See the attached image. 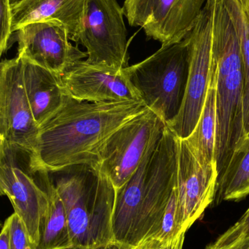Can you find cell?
<instances>
[{"instance_id": "obj_1", "label": "cell", "mask_w": 249, "mask_h": 249, "mask_svg": "<svg viewBox=\"0 0 249 249\" xmlns=\"http://www.w3.org/2000/svg\"><path fill=\"white\" fill-rule=\"evenodd\" d=\"M146 108L142 101L94 103L68 94L62 107L39 126L32 168L48 173L83 164L97 168L105 141Z\"/></svg>"}, {"instance_id": "obj_23", "label": "cell", "mask_w": 249, "mask_h": 249, "mask_svg": "<svg viewBox=\"0 0 249 249\" xmlns=\"http://www.w3.org/2000/svg\"><path fill=\"white\" fill-rule=\"evenodd\" d=\"M186 233H181L172 241H165L156 238H150L140 243L133 249H183Z\"/></svg>"}, {"instance_id": "obj_7", "label": "cell", "mask_w": 249, "mask_h": 249, "mask_svg": "<svg viewBox=\"0 0 249 249\" xmlns=\"http://www.w3.org/2000/svg\"><path fill=\"white\" fill-rule=\"evenodd\" d=\"M166 124L146 108L114 132L101 146L97 169L121 188L159 142Z\"/></svg>"}, {"instance_id": "obj_19", "label": "cell", "mask_w": 249, "mask_h": 249, "mask_svg": "<svg viewBox=\"0 0 249 249\" xmlns=\"http://www.w3.org/2000/svg\"><path fill=\"white\" fill-rule=\"evenodd\" d=\"M239 38L244 67V128L249 139V15L238 0H222Z\"/></svg>"}, {"instance_id": "obj_27", "label": "cell", "mask_w": 249, "mask_h": 249, "mask_svg": "<svg viewBox=\"0 0 249 249\" xmlns=\"http://www.w3.org/2000/svg\"><path fill=\"white\" fill-rule=\"evenodd\" d=\"M238 1L244 11L247 12L249 15V0H238Z\"/></svg>"}, {"instance_id": "obj_12", "label": "cell", "mask_w": 249, "mask_h": 249, "mask_svg": "<svg viewBox=\"0 0 249 249\" xmlns=\"http://www.w3.org/2000/svg\"><path fill=\"white\" fill-rule=\"evenodd\" d=\"M217 179L216 165L205 168L187 139L178 137L176 192L181 232H187L214 201Z\"/></svg>"}, {"instance_id": "obj_20", "label": "cell", "mask_w": 249, "mask_h": 249, "mask_svg": "<svg viewBox=\"0 0 249 249\" xmlns=\"http://www.w3.org/2000/svg\"><path fill=\"white\" fill-rule=\"evenodd\" d=\"M4 222L8 225L11 249H36L24 223L17 213L14 212Z\"/></svg>"}, {"instance_id": "obj_18", "label": "cell", "mask_w": 249, "mask_h": 249, "mask_svg": "<svg viewBox=\"0 0 249 249\" xmlns=\"http://www.w3.org/2000/svg\"><path fill=\"white\" fill-rule=\"evenodd\" d=\"M249 195V139L235 152L225 175L216 184L214 203L242 200Z\"/></svg>"}, {"instance_id": "obj_17", "label": "cell", "mask_w": 249, "mask_h": 249, "mask_svg": "<svg viewBox=\"0 0 249 249\" xmlns=\"http://www.w3.org/2000/svg\"><path fill=\"white\" fill-rule=\"evenodd\" d=\"M48 192L49 210L41 223L36 249H73L65 209L51 177Z\"/></svg>"}, {"instance_id": "obj_5", "label": "cell", "mask_w": 249, "mask_h": 249, "mask_svg": "<svg viewBox=\"0 0 249 249\" xmlns=\"http://www.w3.org/2000/svg\"><path fill=\"white\" fill-rule=\"evenodd\" d=\"M190 64L187 36L178 43L161 47L149 58L124 69L142 102L168 127L182 107Z\"/></svg>"}, {"instance_id": "obj_22", "label": "cell", "mask_w": 249, "mask_h": 249, "mask_svg": "<svg viewBox=\"0 0 249 249\" xmlns=\"http://www.w3.org/2000/svg\"><path fill=\"white\" fill-rule=\"evenodd\" d=\"M0 16H1V38H0V54L2 55L11 45L13 36V13L10 0H0Z\"/></svg>"}, {"instance_id": "obj_28", "label": "cell", "mask_w": 249, "mask_h": 249, "mask_svg": "<svg viewBox=\"0 0 249 249\" xmlns=\"http://www.w3.org/2000/svg\"><path fill=\"white\" fill-rule=\"evenodd\" d=\"M20 1V0H10V4H11L12 7L16 5V4H18V3H19Z\"/></svg>"}, {"instance_id": "obj_8", "label": "cell", "mask_w": 249, "mask_h": 249, "mask_svg": "<svg viewBox=\"0 0 249 249\" xmlns=\"http://www.w3.org/2000/svg\"><path fill=\"white\" fill-rule=\"evenodd\" d=\"M123 9L116 0H87L77 44L89 64L121 70L128 67V41Z\"/></svg>"}, {"instance_id": "obj_14", "label": "cell", "mask_w": 249, "mask_h": 249, "mask_svg": "<svg viewBox=\"0 0 249 249\" xmlns=\"http://www.w3.org/2000/svg\"><path fill=\"white\" fill-rule=\"evenodd\" d=\"M87 0H20L12 7L13 32L29 23L57 20L68 31L70 40L78 42Z\"/></svg>"}, {"instance_id": "obj_24", "label": "cell", "mask_w": 249, "mask_h": 249, "mask_svg": "<svg viewBox=\"0 0 249 249\" xmlns=\"http://www.w3.org/2000/svg\"><path fill=\"white\" fill-rule=\"evenodd\" d=\"M206 249H249V237L236 241V242L233 243L230 245L225 247H220V248L213 247L211 244V245L208 246Z\"/></svg>"}, {"instance_id": "obj_11", "label": "cell", "mask_w": 249, "mask_h": 249, "mask_svg": "<svg viewBox=\"0 0 249 249\" xmlns=\"http://www.w3.org/2000/svg\"><path fill=\"white\" fill-rule=\"evenodd\" d=\"M16 33L19 56L58 75L88 57L86 52L70 43L67 28L58 20L34 22Z\"/></svg>"}, {"instance_id": "obj_15", "label": "cell", "mask_w": 249, "mask_h": 249, "mask_svg": "<svg viewBox=\"0 0 249 249\" xmlns=\"http://www.w3.org/2000/svg\"><path fill=\"white\" fill-rule=\"evenodd\" d=\"M22 60L25 90L32 115L39 126L62 107L68 93L63 86L61 75Z\"/></svg>"}, {"instance_id": "obj_6", "label": "cell", "mask_w": 249, "mask_h": 249, "mask_svg": "<svg viewBox=\"0 0 249 249\" xmlns=\"http://www.w3.org/2000/svg\"><path fill=\"white\" fill-rule=\"evenodd\" d=\"M49 173L32 168V154L0 143V192L7 196L35 246L50 206Z\"/></svg>"}, {"instance_id": "obj_4", "label": "cell", "mask_w": 249, "mask_h": 249, "mask_svg": "<svg viewBox=\"0 0 249 249\" xmlns=\"http://www.w3.org/2000/svg\"><path fill=\"white\" fill-rule=\"evenodd\" d=\"M49 174L65 209L73 249H91L114 241L116 190L109 178L87 164Z\"/></svg>"}, {"instance_id": "obj_16", "label": "cell", "mask_w": 249, "mask_h": 249, "mask_svg": "<svg viewBox=\"0 0 249 249\" xmlns=\"http://www.w3.org/2000/svg\"><path fill=\"white\" fill-rule=\"evenodd\" d=\"M216 86L217 73L212 58L210 85L198 122L187 142L199 162L205 168L216 165L215 144L216 134Z\"/></svg>"}, {"instance_id": "obj_13", "label": "cell", "mask_w": 249, "mask_h": 249, "mask_svg": "<svg viewBox=\"0 0 249 249\" xmlns=\"http://www.w3.org/2000/svg\"><path fill=\"white\" fill-rule=\"evenodd\" d=\"M63 86L73 99L102 103L142 101L125 70H114L77 61L61 75Z\"/></svg>"}, {"instance_id": "obj_3", "label": "cell", "mask_w": 249, "mask_h": 249, "mask_svg": "<svg viewBox=\"0 0 249 249\" xmlns=\"http://www.w3.org/2000/svg\"><path fill=\"white\" fill-rule=\"evenodd\" d=\"M212 58L217 73L215 161L217 183L248 141L244 128V67L241 44L222 0H211Z\"/></svg>"}, {"instance_id": "obj_21", "label": "cell", "mask_w": 249, "mask_h": 249, "mask_svg": "<svg viewBox=\"0 0 249 249\" xmlns=\"http://www.w3.org/2000/svg\"><path fill=\"white\" fill-rule=\"evenodd\" d=\"M249 237V208L237 223L224 232L211 245L217 248L230 245Z\"/></svg>"}, {"instance_id": "obj_25", "label": "cell", "mask_w": 249, "mask_h": 249, "mask_svg": "<svg viewBox=\"0 0 249 249\" xmlns=\"http://www.w3.org/2000/svg\"><path fill=\"white\" fill-rule=\"evenodd\" d=\"M0 249H11L8 225L5 222L3 225L1 235H0Z\"/></svg>"}, {"instance_id": "obj_10", "label": "cell", "mask_w": 249, "mask_h": 249, "mask_svg": "<svg viewBox=\"0 0 249 249\" xmlns=\"http://www.w3.org/2000/svg\"><path fill=\"white\" fill-rule=\"evenodd\" d=\"M187 37L190 64L185 97L178 117L169 127L181 139H187L198 122L210 85L212 65L211 0H208L195 26Z\"/></svg>"}, {"instance_id": "obj_2", "label": "cell", "mask_w": 249, "mask_h": 249, "mask_svg": "<svg viewBox=\"0 0 249 249\" xmlns=\"http://www.w3.org/2000/svg\"><path fill=\"white\" fill-rule=\"evenodd\" d=\"M178 136L166 126L131 178L116 190L114 241L135 247L157 236L177 181Z\"/></svg>"}, {"instance_id": "obj_9", "label": "cell", "mask_w": 249, "mask_h": 249, "mask_svg": "<svg viewBox=\"0 0 249 249\" xmlns=\"http://www.w3.org/2000/svg\"><path fill=\"white\" fill-rule=\"evenodd\" d=\"M39 131L25 90L21 57L3 60L0 65V143L33 155Z\"/></svg>"}, {"instance_id": "obj_26", "label": "cell", "mask_w": 249, "mask_h": 249, "mask_svg": "<svg viewBox=\"0 0 249 249\" xmlns=\"http://www.w3.org/2000/svg\"><path fill=\"white\" fill-rule=\"evenodd\" d=\"M91 249H133V247H130L127 244L118 242V241H112Z\"/></svg>"}]
</instances>
